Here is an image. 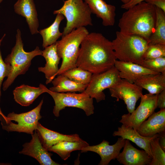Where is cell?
<instances>
[{
    "label": "cell",
    "mask_w": 165,
    "mask_h": 165,
    "mask_svg": "<svg viewBox=\"0 0 165 165\" xmlns=\"http://www.w3.org/2000/svg\"><path fill=\"white\" fill-rule=\"evenodd\" d=\"M80 46L77 67L92 74H97L114 66L117 59L112 42L101 33H89Z\"/></svg>",
    "instance_id": "cell-1"
},
{
    "label": "cell",
    "mask_w": 165,
    "mask_h": 165,
    "mask_svg": "<svg viewBox=\"0 0 165 165\" xmlns=\"http://www.w3.org/2000/svg\"><path fill=\"white\" fill-rule=\"evenodd\" d=\"M156 19L155 6L142 2L127 9L119 19L120 31L140 36L149 40L153 32Z\"/></svg>",
    "instance_id": "cell-2"
},
{
    "label": "cell",
    "mask_w": 165,
    "mask_h": 165,
    "mask_svg": "<svg viewBox=\"0 0 165 165\" xmlns=\"http://www.w3.org/2000/svg\"><path fill=\"white\" fill-rule=\"evenodd\" d=\"M149 42V40L140 36L127 35L120 31L116 32V38L112 41L117 59L141 65Z\"/></svg>",
    "instance_id": "cell-3"
},
{
    "label": "cell",
    "mask_w": 165,
    "mask_h": 165,
    "mask_svg": "<svg viewBox=\"0 0 165 165\" xmlns=\"http://www.w3.org/2000/svg\"><path fill=\"white\" fill-rule=\"evenodd\" d=\"M21 33L18 29L16 35V42L10 53L5 58L4 61L11 67L10 73L3 82L2 89L6 90L19 75L24 74L30 67L32 60L35 56L42 55V51L38 46L33 50L25 52L23 48Z\"/></svg>",
    "instance_id": "cell-4"
},
{
    "label": "cell",
    "mask_w": 165,
    "mask_h": 165,
    "mask_svg": "<svg viewBox=\"0 0 165 165\" xmlns=\"http://www.w3.org/2000/svg\"><path fill=\"white\" fill-rule=\"evenodd\" d=\"M89 33L85 27H81L62 36L61 39L57 41V52L59 57L62 59V62L57 75L77 67L79 47L82 40Z\"/></svg>",
    "instance_id": "cell-5"
},
{
    "label": "cell",
    "mask_w": 165,
    "mask_h": 165,
    "mask_svg": "<svg viewBox=\"0 0 165 165\" xmlns=\"http://www.w3.org/2000/svg\"><path fill=\"white\" fill-rule=\"evenodd\" d=\"M64 2L60 9L53 12L54 14H62L66 18L67 23L62 36L75 29L93 25L92 13L84 0H67L64 1Z\"/></svg>",
    "instance_id": "cell-6"
},
{
    "label": "cell",
    "mask_w": 165,
    "mask_h": 165,
    "mask_svg": "<svg viewBox=\"0 0 165 165\" xmlns=\"http://www.w3.org/2000/svg\"><path fill=\"white\" fill-rule=\"evenodd\" d=\"M45 93L53 98L55 105L53 110L54 116L58 117L61 111L66 107L76 108L83 110L87 116L94 113L93 98L83 92L77 94L75 92L57 93L52 92L44 85L40 84Z\"/></svg>",
    "instance_id": "cell-7"
},
{
    "label": "cell",
    "mask_w": 165,
    "mask_h": 165,
    "mask_svg": "<svg viewBox=\"0 0 165 165\" xmlns=\"http://www.w3.org/2000/svg\"><path fill=\"white\" fill-rule=\"evenodd\" d=\"M43 102L42 99L36 107L27 112L18 114L14 112L9 113L6 117L0 119L4 121L1 123L2 129L8 132L33 134L42 117L40 112Z\"/></svg>",
    "instance_id": "cell-8"
},
{
    "label": "cell",
    "mask_w": 165,
    "mask_h": 165,
    "mask_svg": "<svg viewBox=\"0 0 165 165\" xmlns=\"http://www.w3.org/2000/svg\"><path fill=\"white\" fill-rule=\"evenodd\" d=\"M121 79L119 71L114 66L104 72L93 74L90 83L83 92L95 98L98 103L105 100L103 91L116 84Z\"/></svg>",
    "instance_id": "cell-9"
},
{
    "label": "cell",
    "mask_w": 165,
    "mask_h": 165,
    "mask_svg": "<svg viewBox=\"0 0 165 165\" xmlns=\"http://www.w3.org/2000/svg\"><path fill=\"white\" fill-rule=\"evenodd\" d=\"M157 94L150 93L142 95L140 105L131 113L123 115L119 122L124 126L136 129L154 112L157 108Z\"/></svg>",
    "instance_id": "cell-10"
},
{
    "label": "cell",
    "mask_w": 165,
    "mask_h": 165,
    "mask_svg": "<svg viewBox=\"0 0 165 165\" xmlns=\"http://www.w3.org/2000/svg\"><path fill=\"white\" fill-rule=\"evenodd\" d=\"M109 89L111 96L116 98L117 101L119 99L124 101L130 113L135 110L136 102L143 94L142 88L122 79Z\"/></svg>",
    "instance_id": "cell-11"
},
{
    "label": "cell",
    "mask_w": 165,
    "mask_h": 165,
    "mask_svg": "<svg viewBox=\"0 0 165 165\" xmlns=\"http://www.w3.org/2000/svg\"><path fill=\"white\" fill-rule=\"evenodd\" d=\"M126 139L119 137L114 144L109 145V142L105 140L100 144L93 146L89 145L83 148L81 152L88 151L95 152L101 157V160L98 165H108L110 161L116 159L120 151L123 147Z\"/></svg>",
    "instance_id": "cell-12"
},
{
    "label": "cell",
    "mask_w": 165,
    "mask_h": 165,
    "mask_svg": "<svg viewBox=\"0 0 165 165\" xmlns=\"http://www.w3.org/2000/svg\"><path fill=\"white\" fill-rule=\"evenodd\" d=\"M31 136L30 141L23 145V148L19 153L33 157L41 165H60L52 159L51 154L43 146L36 130Z\"/></svg>",
    "instance_id": "cell-13"
},
{
    "label": "cell",
    "mask_w": 165,
    "mask_h": 165,
    "mask_svg": "<svg viewBox=\"0 0 165 165\" xmlns=\"http://www.w3.org/2000/svg\"><path fill=\"white\" fill-rule=\"evenodd\" d=\"M123 150L116 159L124 165H150L152 158L145 151L140 150L133 146L128 139H126Z\"/></svg>",
    "instance_id": "cell-14"
},
{
    "label": "cell",
    "mask_w": 165,
    "mask_h": 165,
    "mask_svg": "<svg viewBox=\"0 0 165 165\" xmlns=\"http://www.w3.org/2000/svg\"><path fill=\"white\" fill-rule=\"evenodd\" d=\"M136 130L140 134L145 137L165 132V108L153 112Z\"/></svg>",
    "instance_id": "cell-15"
},
{
    "label": "cell",
    "mask_w": 165,
    "mask_h": 165,
    "mask_svg": "<svg viewBox=\"0 0 165 165\" xmlns=\"http://www.w3.org/2000/svg\"><path fill=\"white\" fill-rule=\"evenodd\" d=\"M114 66L119 71L120 77L131 83H134L137 79L143 75L160 73L137 64L117 60L115 61Z\"/></svg>",
    "instance_id": "cell-16"
},
{
    "label": "cell",
    "mask_w": 165,
    "mask_h": 165,
    "mask_svg": "<svg viewBox=\"0 0 165 165\" xmlns=\"http://www.w3.org/2000/svg\"><path fill=\"white\" fill-rule=\"evenodd\" d=\"M42 51V55L46 63L43 67L38 68L39 72L43 73L46 79V83H50L57 76L59 68L58 67L61 58L57 52L56 43L44 48Z\"/></svg>",
    "instance_id": "cell-17"
},
{
    "label": "cell",
    "mask_w": 165,
    "mask_h": 165,
    "mask_svg": "<svg viewBox=\"0 0 165 165\" xmlns=\"http://www.w3.org/2000/svg\"><path fill=\"white\" fill-rule=\"evenodd\" d=\"M88 6L92 13L102 20L105 26H113L115 22L116 8L107 4L103 0H84Z\"/></svg>",
    "instance_id": "cell-18"
},
{
    "label": "cell",
    "mask_w": 165,
    "mask_h": 165,
    "mask_svg": "<svg viewBox=\"0 0 165 165\" xmlns=\"http://www.w3.org/2000/svg\"><path fill=\"white\" fill-rule=\"evenodd\" d=\"M15 12L25 17L31 33H39L38 15L33 0H18L14 6Z\"/></svg>",
    "instance_id": "cell-19"
},
{
    "label": "cell",
    "mask_w": 165,
    "mask_h": 165,
    "mask_svg": "<svg viewBox=\"0 0 165 165\" xmlns=\"http://www.w3.org/2000/svg\"><path fill=\"white\" fill-rule=\"evenodd\" d=\"M35 130L43 146L47 150L53 145L62 141H75L81 139L78 134H61L45 127L39 122Z\"/></svg>",
    "instance_id": "cell-20"
},
{
    "label": "cell",
    "mask_w": 165,
    "mask_h": 165,
    "mask_svg": "<svg viewBox=\"0 0 165 165\" xmlns=\"http://www.w3.org/2000/svg\"><path fill=\"white\" fill-rule=\"evenodd\" d=\"M113 136H119L125 139H128L135 143L138 146L144 149L152 158L150 143L154 138L159 136V134L152 137H145L140 134L136 130L132 128L126 127L122 125L115 131L113 134Z\"/></svg>",
    "instance_id": "cell-21"
},
{
    "label": "cell",
    "mask_w": 165,
    "mask_h": 165,
    "mask_svg": "<svg viewBox=\"0 0 165 165\" xmlns=\"http://www.w3.org/2000/svg\"><path fill=\"white\" fill-rule=\"evenodd\" d=\"M44 93L43 88L40 85L38 87H35L23 84L16 87L13 91L15 101L24 106L30 105L39 96Z\"/></svg>",
    "instance_id": "cell-22"
},
{
    "label": "cell",
    "mask_w": 165,
    "mask_h": 165,
    "mask_svg": "<svg viewBox=\"0 0 165 165\" xmlns=\"http://www.w3.org/2000/svg\"><path fill=\"white\" fill-rule=\"evenodd\" d=\"M134 83L150 94H157L165 90V74L146 75L138 78Z\"/></svg>",
    "instance_id": "cell-23"
},
{
    "label": "cell",
    "mask_w": 165,
    "mask_h": 165,
    "mask_svg": "<svg viewBox=\"0 0 165 165\" xmlns=\"http://www.w3.org/2000/svg\"><path fill=\"white\" fill-rule=\"evenodd\" d=\"M53 86L49 88L50 91L61 93L79 92H82L87 85L78 83L71 80L63 74L57 75L51 81Z\"/></svg>",
    "instance_id": "cell-24"
},
{
    "label": "cell",
    "mask_w": 165,
    "mask_h": 165,
    "mask_svg": "<svg viewBox=\"0 0 165 165\" xmlns=\"http://www.w3.org/2000/svg\"><path fill=\"white\" fill-rule=\"evenodd\" d=\"M89 145L88 143L81 139L75 141H64L54 145L48 150L57 153L62 160H65L70 156L72 152L81 150L83 148Z\"/></svg>",
    "instance_id": "cell-25"
},
{
    "label": "cell",
    "mask_w": 165,
    "mask_h": 165,
    "mask_svg": "<svg viewBox=\"0 0 165 165\" xmlns=\"http://www.w3.org/2000/svg\"><path fill=\"white\" fill-rule=\"evenodd\" d=\"M64 18V17L62 14H57L54 22L50 26L39 31L42 38V46L43 48L55 43L57 39L62 36V33L60 32L59 27Z\"/></svg>",
    "instance_id": "cell-26"
},
{
    "label": "cell",
    "mask_w": 165,
    "mask_h": 165,
    "mask_svg": "<svg viewBox=\"0 0 165 165\" xmlns=\"http://www.w3.org/2000/svg\"><path fill=\"white\" fill-rule=\"evenodd\" d=\"M156 19L154 30L149 40V44L165 45V13L155 7Z\"/></svg>",
    "instance_id": "cell-27"
},
{
    "label": "cell",
    "mask_w": 165,
    "mask_h": 165,
    "mask_svg": "<svg viewBox=\"0 0 165 165\" xmlns=\"http://www.w3.org/2000/svg\"><path fill=\"white\" fill-rule=\"evenodd\" d=\"M62 74L74 82L87 85L90 83L93 74L77 67L69 69Z\"/></svg>",
    "instance_id": "cell-28"
},
{
    "label": "cell",
    "mask_w": 165,
    "mask_h": 165,
    "mask_svg": "<svg viewBox=\"0 0 165 165\" xmlns=\"http://www.w3.org/2000/svg\"><path fill=\"white\" fill-rule=\"evenodd\" d=\"M159 136L153 139L150 143L152 159L150 165H165V151L160 146Z\"/></svg>",
    "instance_id": "cell-29"
},
{
    "label": "cell",
    "mask_w": 165,
    "mask_h": 165,
    "mask_svg": "<svg viewBox=\"0 0 165 165\" xmlns=\"http://www.w3.org/2000/svg\"><path fill=\"white\" fill-rule=\"evenodd\" d=\"M141 65L156 73L165 74V57L144 60Z\"/></svg>",
    "instance_id": "cell-30"
},
{
    "label": "cell",
    "mask_w": 165,
    "mask_h": 165,
    "mask_svg": "<svg viewBox=\"0 0 165 165\" xmlns=\"http://www.w3.org/2000/svg\"><path fill=\"white\" fill-rule=\"evenodd\" d=\"M165 57V45L148 44L144 54V60Z\"/></svg>",
    "instance_id": "cell-31"
},
{
    "label": "cell",
    "mask_w": 165,
    "mask_h": 165,
    "mask_svg": "<svg viewBox=\"0 0 165 165\" xmlns=\"http://www.w3.org/2000/svg\"><path fill=\"white\" fill-rule=\"evenodd\" d=\"M5 34L0 39V99L1 95V87L4 79L5 77H8L9 75L11 67L10 65L5 63L3 60L0 50L1 42L5 36ZM3 114L0 108V115Z\"/></svg>",
    "instance_id": "cell-32"
},
{
    "label": "cell",
    "mask_w": 165,
    "mask_h": 165,
    "mask_svg": "<svg viewBox=\"0 0 165 165\" xmlns=\"http://www.w3.org/2000/svg\"><path fill=\"white\" fill-rule=\"evenodd\" d=\"M157 106L160 109L165 108V90L157 94Z\"/></svg>",
    "instance_id": "cell-33"
},
{
    "label": "cell",
    "mask_w": 165,
    "mask_h": 165,
    "mask_svg": "<svg viewBox=\"0 0 165 165\" xmlns=\"http://www.w3.org/2000/svg\"><path fill=\"white\" fill-rule=\"evenodd\" d=\"M145 1L160 9L165 13V0H146Z\"/></svg>",
    "instance_id": "cell-34"
},
{
    "label": "cell",
    "mask_w": 165,
    "mask_h": 165,
    "mask_svg": "<svg viewBox=\"0 0 165 165\" xmlns=\"http://www.w3.org/2000/svg\"><path fill=\"white\" fill-rule=\"evenodd\" d=\"M145 0H130L127 3L123 4L121 7L123 9L127 10L138 3Z\"/></svg>",
    "instance_id": "cell-35"
},
{
    "label": "cell",
    "mask_w": 165,
    "mask_h": 165,
    "mask_svg": "<svg viewBox=\"0 0 165 165\" xmlns=\"http://www.w3.org/2000/svg\"><path fill=\"white\" fill-rule=\"evenodd\" d=\"M159 135V144L161 148L165 151V132Z\"/></svg>",
    "instance_id": "cell-36"
},
{
    "label": "cell",
    "mask_w": 165,
    "mask_h": 165,
    "mask_svg": "<svg viewBox=\"0 0 165 165\" xmlns=\"http://www.w3.org/2000/svg\"><path fill=\"white\" fill-rule=\"evenodd\" d=\"M130 0H121V2L125 4L128 2Z\"/></svg>",
    "instance_id": "cell-37"
},
{
    "label": "cell",
    "mask_w": 165,
    "mask_h": 165,
    "mask_svg": "<svg viewBox=\"0 0 165 165\" xmlns=\"http://www.w3.org/2000/svg\"><path fill=\"white\" fill-rule=\"evenodd\" d=\"M9 163H0V165H9Z\"/></svg>",
    "instance_id": "cell-38"
},
{
    "label": "cell",
    "mask_w": 165,
    "mask_h": 165,
    "mask_svg": "<svg viewBox=\"0 0 165 165\" xmlns=\"http://www.w3.org/2000/svg\"><path fill=\"white\" fill-rule=\"evenodd\" d=\"M3 0H0V3L2 2Z\"/></svg>",
    "instance_id": "cell-39"
}]
</instances>
